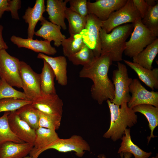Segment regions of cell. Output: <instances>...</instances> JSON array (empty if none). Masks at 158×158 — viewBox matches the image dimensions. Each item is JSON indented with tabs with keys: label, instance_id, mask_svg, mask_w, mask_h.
Wrapping results in <instances>:
<instances>
[{
	"label": "cell",
	"instance_id": "obj_1",
	"mask_svg": "<svg viewBox=\"0 0 158 158\" xmlns=\"http://www.w3.org/2000/svg\"><path fill=\"white\" fill-rule=\"evenodd\" d=\"M112 62L108 54L101 55L90 63L83 66L79 73V77L92 81L91 95L100 105L108 99L111 102L114 98V86L108 75Z\"/></svg>",
	"mask_w": 158,
	"mask_h": 158
},
{
	"label": "cell",
	"instance_id": "obj_2",
	"mask_svg": "<svg viewBox=\"0 0 158 158\" xmlns=\"http://www.w3.org/2000/svg\"><path fill=\"white\" fill-rule=\"evenodd\" d=\"M133 28V23L125 24L116 27L108 33L101 28L99 33L101 55L108 54L112 61H122L126 40L131 34Z\"/></svg>",
	"mask_w": 158,
	"mask_h": 158
},
{
	"label": "cell",
	"instance_id": "obj_3",
	"mask_svg": "<svg viewBox=\"0 0 158 158\" xmlns=\"http://www.w3.org/2000/svg\"><path fill=\"white\" fill-rule=\"evenodd\" d=\"M106 101L110 113V123L109 129L103 137L116 141L121 139L127 127L131 128L136 124L138 116L133 109L128 107L126 103L119 106L109 99Z\"/></svg>",
	"mask_w": 158,
	"mask_h": 158
},
{
	"label": "cell",
	"instance_id": "obj_4",
	"mask_svg": "<svg viewBox=\"0 0 158 158\" xmlns=\"http://www.w3.org/2000/svg\"><path fill=\"white\" fill-rule=\"evenodd\" d=\"M133 30L129 40L126 43L125 55L133 58L142 51L157 38L142 23L141 19L134 24Z\"/></svg>",
	"mask_w": 158,
	"mask_h": 158
},
{
	"label": "cell",
	"instance_id": "obj_5",
	"mask_svg": "<svg viewBox=\"0 0 158 158\" xmlns=\"http://www.w3.org/2000/svg\"><path fill=\"white\" fill-rule=\"evenodd\" d=\"M117 68L112 72V80L114 87V97L111 102L120 106L128 103L131 95L130 86L133 79L129 77L126 66L120 62H117Z\"/></svg>",
	"mask_w": 158,
	"mask_h": 158
},
{
	"label": "cell",
	"instance_id": "obj_6",
	"mask_svg": "<svg viewBox=\"0 0 158 158\" xmlns=\"http://www.w3.org/2000/svg\"><path fill=\"white\" fill-rule=\"evenodd\" d=\"M140 18L132 0H127L124 6L112 13L107 20L102 21V28L108 33L116 27L128 23L134 24Z\"/></svg>",
	"mask_w": 158,
	"mask_h": 158
},
{
	"label": "cell",
	"instance_id": "obj_7",
	"mask_svg": "<svg viewBox=\"0 0 158 158\" xmlns=\"http://www.w3.org/2000/svg\"><path fill=\"white\" fill-rule=\"evenodd\" d=\"M55 150L61 152H74L75 155L82 157L86 151H90V147L88 142L81 136L76 135L67 139L59 138L57 141L36 153L32 157L38 158L40 154L45 150Z\"/></svg>",
	"mask_w": 158,
	"mask_h": 158
},
{
	"label": "cell",
	"instance_id": "obj_8",
	"mask_svg": "<svg viewBox=\"0 0 158 158\" xmlns=\"http://www.w3.org/2000/svg\"><path fill=\"white\" fill-rule=\"evenodd\" d=\"M20 61L10 55L5 49L0 50L1 78L12 87L22 88L20 74Z\"/></svg>",
	"mask_w": 158,
	"mask_h": 158
},
{
	"label": "cell",
	"instance_id": "obj_9",
	"mask_svg": "<svg viewBox=\"0 0 158 158\" xmlns=\"http://www.w3.org/2000/svg\"><path fill=\"white\" fill-rule=\"evenodd\" d=\"M102 26V21L94 15L88 14L84 28L80 34L84 42L92 50L96 58L99 57L101 54L99 33Z\"/></svg>",
	"mask_w": 158,
	"mask_h": 158
},
{
	"label": "cell",
	"instance_id": "obj_10",
	"mask_svg": "<svg viewBox=\"0 0 158 158\" xmlns=\"http://www.w3.org/2000/svg\"><path fill=\"white\" fill-rule=\"evenodd\" d=\"M20 74L23 92L28 100H35L41 95L40 74L26 62L20 61Z\"/></svg>",
	"mask_w": 158,
	"mask_h": 158
},
{
	"label": "cell",
	"instance_id": "obj_11",
	"mask_svg": "<svg viewBox=\"0 0 158 158\" xmlns=\"http://www.w3.org/2000/svg\"><path fill=\"white\" fill-rule=\"evenodd\" d=\"M130 92L132 95L127 104L128 107L132 109L142 104H150L158 107V92L147 90L138 79H133L130 86Z\"/></svg>",
	"mask_w": 158,
	"mask_h": 158
},
{
	"label": "cell",
	"instance_id": "obj_12",
	"mask_svg": "<svg viewBox=\"0 0 158 158\" xmlns=\"http://www.w3.org/2000/svg\"><path fill=\"white\" fill-rule=\"evenodd\" d=\"M127 0H97L94 2L87 1L88 14L96 16L102 21L107 20L111 14L126 4Z\"/></svg>",
	"mask_w": 158,
	"mask_h": 158
},
{
	"label": "cell",
	"instance_id": "obj_13",
	"mask_svg": "<svg viewBox=\"0 0 158 158\" xmlns=\"http://www.w3.org/2000/svg\"><path fill=\"white\" fill-rule=\"evenodd\" d=\"M31 104L40 112L62 116L63 103L56 94L41 95Z\"/></svg>",
	"mask_w": 158,
	"mask_h": 158
},
{
	"label": "cell",
	"instance_id": "obj_14",
	"mask_svg": "<svg viewBox=\"0 0 158 158\" xmlns=\"http://www.w3.org/2000/svg\"><path fill=\"white\" fill-rule=\"evenodd\" d=\"M8 120L11 130L16 136L24 142L33 145L36 137L35 130L20 119L16 111L10 112Z\"/></svg>",
	"mask_w": 158,
	"mask_h": 158
},
{
	"label": "cell",
	"instance_id": "obj_15",
	"mask_svg": "<svg viewBox=\"0 0 158 158\" xmlns=\"http://www.w3.org/2000/svg\"><path fill=\"white\" fill-rule=\"evenodd\" d=\"M10 40L18 48H25L48 55H54L57 52L56 48L51 45V42L47 40L24 39L14 35L11 37Z\"/></svg>",
	"mask_w": 158,
	"mask_h": 158
},
{
	"label": "cell",
	"instance_id": "obj_16",
	"mask_svg": "<svg viewBox=\"0 0 158 158\" xmlns=\"http://www.w3.org/2000/svg\"><path fill=\"white\" fill-rule=\"evenodd\" d=\"M37 58L45 60L49 65L55 75L57 83L62 86L68 83L66 59L65 56L52 57L44 54L39 53Z\"/></svg>",
	"mask_w": 158,
	"mask_h": 158
},
{
	"label": "cell",
	"instance_id": "obj_17",
	"mask_svg": "<svg viewBox=\"0 0 158 158\" xmlns=\"http://www.w3.org/2000/svg\"><path fill=\"white\" fill-rule=\"evenodd\" d=\"M40 21L42 26L35 32V35L43 38L45 40L50 42L54 41V45L57 47L61 45L62 40L66 38L61 32V27L49 22L43 16Z\"/></svg>",
	"mask_w": 158,
	"mask_h": 158
},
{
	"label": "cell",
	"instance_id": "obj_18",
	"mask_svg": "<svg viewBox=\"0 0 158 158\" xmlns=\"http://www.w3.org/2000/svg\"><path fill=\"white\" fill-rule=\"evenodd\" d=\"M33 144L7 141L0 146V158H23L29 154Z\"/></svg>",
	"mask_w": 158,
	"mask_h": 158
},
{
	"label": "cell",
	"instance_id": "obj_19",
	"mask_svg": "<svg viewBox=\"0 0 158 158\" xmlns=\"http://www.w3.org/2000/svg\"><path fill=\"white\" fill-rule=\"evenodd\" d=\"M69 0H47L46 8L50 22L65 30V11L67 3Z\"/></svg>",
	"mask_w": 158,
	"mask_h": 158
},
{
	"label": "cell",
	"instance_id": "obj_20",
	"mask_svg": "<svg viewBox=\"0 0 158 158\" xmlns=\"http://www.w3.org/2000/svg\"><path fill=\"white\" fill-rule=\"evenodd\" d=\"M44 0H36L32 7H28L26 10L23 18L28 24V38L33 39L35 33V28L39 21L46 11Z\"/></svg>",
	"mask_w": 158,
	"mask_h": 158
},
{
	"label": "cell",
	"instance_id": "obj_21",
	"mask_svg": "<svg viewBox=\"0 0 158 158\" xmlns=\"http://www.w3.org/2000/svg\"><path fill=\"white\" fill-rule=\"evenodd\" d=\"M124 63L138 75L140 79L152 90L158 88V68L148 69L128 60H124Z\"/></svg>",
	"mask_w": 158,
	"mask_h": 158
},
{
	"label": "cell",
	"instance_id": "obj_22",
	"mask_svg": "<svg viewBox=\"0 0 158 158\" xmlns=\"http://www.w3.org/2000/svg\"><path fill=\"white\" fill-rule=\"evenodd\" d=\"M35 133L33 147L29 154L31 157L60 138L56 130L44 128L39 127L35 130Z\"/></svg>",
	"mask_w": 158,
	"mask_h": 158
},
{
	"label": "cell",
	"instance_id": "obj_23",
	"mask_svg": "<svg viewBox=\"0 0 158 158\" xmlns=\"http://www.w3.org/2000/svg\"><path fill=\"white\" fill-rule=\"evenodd\" d=\"M158 52V38L133 58V62L148 69L153 68V61Z\"/></svg>",
	"mask_w": 158,
	"mask_h": 158
},
{
	"label": "cell",
	"instance_id": "obj_24",
	"mask_svg": "<svg viewBox=\"0 0 158 158\" xmlns=\"http://www.w3.org/2000/svg\"><path fill=\"white\" fill-rule=\"evenodd\" d=\"M41 73L40 74L41 95L56 94L55 87L54 74L48 63L44 60Z\"/></svg>",
	"mask_w": 158,
	"mask_h": 158
},
{
	"label": "cell",
	"instance_id": "obj_25",
	"mask_svg": "<svg viewBox=\"0 0 158 158\" xmlns=\"http://www.w3.org/2000/svg\"><path fill=\"white\" fill-rule=\"evenodd\" d=\"M121 139L122 140L118 153L129 152L134 155L135 158H148L152 152H145L132 142L130 135V129L126 128Z\"/></svg>",
	"mask_w": 158,
	"mask_h": 158
},
{
	"label": "cell",
	"instance_id": "obj_26",
	"mask_svg": "<svg viewBox=\"0 0 158 158\" xmlns=\"http://www.w3.org/2000/svg\"><path fill=\"white\" fill-rule=\"evenodd\" d=\"M132 109L135 113L139 112L144 115L149 122L151 133L147 138L148 143L151 138L156 136L153 135V132L158 126V107L150 104H142L136 106Z\"/></svg>",
	"mask_w": 158,
	"mask_h": 158
},
{
	"label": "cell",
	"instance_id": "obj_27",
	"mask_svg": "<svg viewBox=\"0 0 158 158\" xmlns=\"http://www.w3.org/2000/svg\"><path fill=\"white\" fill-rule=\"evenodd\" d=\"M31 104L23 106L16 110V112L21 119L36 130L39 127L40 111Z\"/></svg>",
	"mask_w": 158,
	"mask_h": 158
},
{
	"label": "cell",
	"instance_id": "obj_28",
	"mask_svg": "<svg viewBox=\"0 0 158 158\" xmlns=\"http://www.w3.org/2000/svg\"><path fill=\"white\" fill-rule=\"evenodd\" d=\"M65 17L68 22L69 32L70 35L80 34L84 28L86 17L83 16L72 10L70 8H66Z\"/></svg>",
	"mask_w": 158,
	"mask_h": 158
},
{
	"label": "cell",
	"instance_id": "obj_29",
	"mask_svg": "<svg viewBox=\"0 0 158 158\" xmlns=\"http://www.w3.org/2000/svg\"><path fill=\"white\" fill-rule=\"evenodd\" d=\"M85 44L80 34L70 35L64 39L61 44L63 54L67 57L79 51Z\"/></svg>",
	"mask_w": 158,
	"mask_h": 158
},
{
	"label": "cell",
	"instance_id": "obj_30",
	"mask_svg": "<svg viewBox=\"0 0 158 158\" xmlns=\"http://www.w3.org/2000/svg\"><path fill=\"white\" fill-rule=\"evenodd\" d=\"M10 112H5L0 117V146L7 141L21 143L24 142L12 132L8 123V116Z\"/></svg>",
	"mask_w": 158,
	"mask_h": 158
},
{
	"label": "cell",
	"instance_id": "obj_31",
	"mask_svg": "<svg viewBox=\"0 0 158 158\" xmlns=\"http://www.w3.org/2000/svg\"><path fill=\"white\" fill-rule=\"evenodd\" d=\"M142 24L154 35L158 36V3L149 6L145 16L141 19Z\"/></svg>",
	"mask_w": 158,
	"mask_h": 158
},
{
	"label": "cell",
	"instance_id": "obj_32",
	"mask_svg": "<svg viewBox=\"0 0 158 158\" xmlns=\"http://www.w3.org/2000/svg\"><path fill=\"white\" fill-rule=\"evenodd\" d=\"M68 58L74 65L84 66L91 63L96 57L92 50L86 44L79 51Z\"/></svg>",
	"mask_w": 158,
	"mask_h": 158
},
{
	"label": "cell",
	"instance_id": "obj_33",
	"mask_svg": "<svg viewBox=\"0 0 158 158\" xmlns=\"http://www.w3.org/2000/svg\"><path fill=\"white\" fill-rule=\"evenodd\" d=\"M32 103V101L28 100L15 98L3 99H0V113L16 111L23 106Z\"/></svg>",
	"mask_w": 158,
	"mask_h": 158
},
{
	"label": "cell",
	"instance_id": "obj_34",
	"mask_svg": "<svg viewBox=\"0 0 158 158\" xmlns=\"http://www.w3.org/2000/svg\"><path fill=\"white\" fill-rule=\"evenodd\" d=\"M1 78L0 83V99L7 98H15L28 100L23 92L18 91Z\"/></svg>",
	"mask_w": 158,
	"mask_h": 158
},
{
	"label": "cell",
	"instance_id": "obj_35",
	"mask_svg": "<svg viewBox=\"0 0 158 158\" xmlns=\"http://www.w3.org/2000/svg\"><path fill=\"white\" fill-rule=\"evenodd\" d=\"M61 117L40 111L39 127L55 130H57L60 126Z\"/></svg>",
	"mask_w": 158,
	"mask_h": 158
},
{
	"label": "cell",
	"instance_id": "obj_36",
	"mask_svg": "<svg viewBox=\"0 0 158 158\" xmlns=\"http://www.w3.org/2000/svg\"><path fill=\"white\" fill-rule=\"evenodd\" d=\"M86 0H69L70 8L80 15L86 17L88 14Z\"/></svg>",
	"mask_w": 158,
	"mask_h": 158
},
{
	"label": "cell",
	"instance_id": "obj_37",
	"mask_svg": "<svg viewBox=\"0 0 158 158\" xmlns=\"http://www.w3.org/2000/svg\"><path fill=\"white\" fill-rule=\"evenodd\" d=\"M8 11L11 12L13 18L19 20L18 10L21 8V1L20 0H8Z\"/></svg>",
	"mask_w": 158,
	"mask_h": 158
},
{
	"label": "cell",
	"instance_id": "obj_38",
	"mask_svg": "<svg viewBox=\"0 0 158 158\" xmlns=\"http://www.w3.org/2000/svg\"><path fill=\"white\" fill-rule=\"evenodd\" d=\"M141 19L143 18L149 8V6L144 0H132Z\"/></svg>",
	"mask_w": 158,
	"mask_h": 158
},
{
	"label": "cell",
	"instance_id": "obj_39",
	"mask_svg": "<svg viewBox=\"0 0 158 158\" xmlns=\"http://www.w3.org/2000/svg\"><path fill=\"white\" fill-rule=\"evenodd\" d=\"M5 11H8V0H0V19Z\"/></svg>",
	"mask_w": 158,
	"mask_h": 158
},
{
	"label": "cell",
	"instance_id": "obj_40",
	"mask_svg": "<svg viewBox=\"0 0 158 158\" xmlns=\"http://www.w3.org/2000/svg\"><path fill=\"white\" fill-rule=\"evenodd\" d=\"M3 27L0 25V50L2 49H6L8 48V47L4 42L2 37V32Z\"/></svg>",
	"mask_w": 158,
	"mask_h": 158
},
{
	"label": "cell",
	"instance_id": "obj_41",
	"mask_svg": "<svg viewBox=\"0 0 158 158\" xmlns=\"http://www.w3.org/2000/svg\"><path fill=\"white\" fill-rule=\"evenodd\" d=\"M119 154L121 158H130L132 155L131 153L127 152Z\"/></svg>",
	"mask_w": 158,
	"mask_h": 158
},
{
	"label": "cell",
	"instance_id": "obj_42",
	"mask_svg": "<svg viewBox=\"0 0 158 158\" xmlns=\"http://www.w3.org/2000/svg\"><path fill=\"white\" fill-rule=\"evenodd\" d=\"M149 6H153L155 5L157 3V1L154 0H145Z\"/></svg>",
	"mask_w": 158,
	"mask_h": 158
},
{
	"label": "cell",
	"instance_id": "obj_43",
	"mask_svg": "<svg viewBox=\"0 0 158 158\" xmlns=\"http://www.w3.org/2000/svg\"><path fill=\"white\" fill-rule=\"evenodd\" d=\"M98 157L99 158H107L106 156L103 154H100L98 155Z\"/></svg>",
	"mask_w": 158,
	"mask_h": 158
},
{
	"label": "cell",
	"instance_id": "obj_44",
	"mask_svg": "<svg viewBox=\"0 0 158 158\" xmlns=\"http://www.w3.org/2000/svg\"><path fill=\"white\" fill-rule=\"evenodd\" d=\"M23 158H33L32 157L30 156H27Z\"/></svg>",
	"mask_w": 158,
	"mask_h": 158
},
{
	"label": "cell",
	"instance_id": "obj_45",
	"mask_svg": "<svg viewBox=\"0 0 158 158\" xmlns=\"http://www.w3.org/2000/svg\"><path fill=\"white\" fill-rule=\"evenodd\" d=\"M1 81V75H0V83Z\"/></svg>",
	"mask_w": 158,
	"mask_h": 158
},
{
	"label": "cell",
	"instance_id": "obj_46",
	"mask_svg": "<svg viewBox=\"0 0 158 158\" xmlns=\"http://www.w3.org/2000/svg\"><path fill=\"white\" fill-rule=\"evenodd\" d=\"M155 158V157H151V158Z\"/></svg>",
	"mask_w": 158,
	"mask_h": 158
}]
</instances>
